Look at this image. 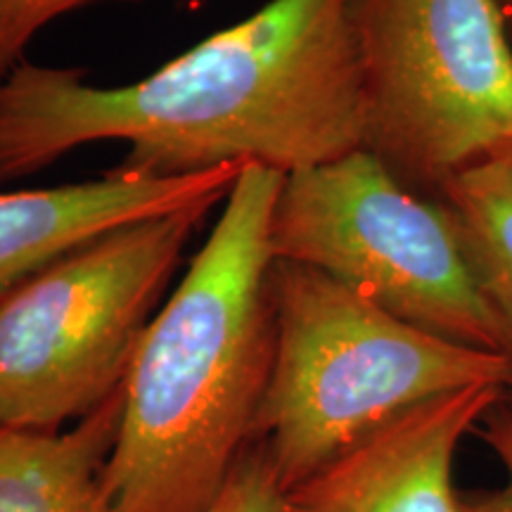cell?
<instances>
[{"label": "cell", "mask_w": 512, "mask_h": 512, "mask_svg": "<svg viewBox=\"0 0 512 512\" xmlns=\"http://www.w3.org/2000/svg\"><path fill=\"white\" fill-rule=\"evenodd\" d=\"M356 10L358 0H268L124 86L22 62L0 83V185L105 140L128 145L119 169L155 178L247 164L287 176L361 150Z\"/></svg>", "instance_id": "1"}, {"label": "cell", "mask_w": 512, "mask_h": 512, "mask_svg": "<svg viewBox=\"0 0 512 512\" xmlns=\"http://www.w3.org/2000/svg\"><path fill=\"white\" fill-rule=\"evenodd\" d=\"M285 174L247 164L124 380L110 512H204L252 439L273 363L271 219Z\"/></svg>", "instance_id": "2"}, {"label": "cell", "mask_w": 512, "mask_h": 512, "mask_svg": "<svg viewBox=\"0 0 512 512\" xmlns=\"http://www.w3.org/2000/svg\"><path fill=\"white\" fill-rule=\"evenodd\" d=\"M271 294L273 363L252 439L283 491L420 403L512 387V356L415 328L311 266L275 259Z\"/></svg>", "instance_id": "3"}, {"label": "cell", "mask_w": 512, "mask_h": 512, "mask_svg": "<svg viewBox=\"0 0 512 512\" xmlns=\"http://www.w3.org/2000/svg\"><path fill=\"white\" fill-rule=\"evenodd\" d=\"M211 209L107 230L0 299V430L57 432L119 392Z\"/></svg>", "instance_id": "4"}, {"label": "cell", "mask_w": 512, "mask_h": 512, "mask_svg": "<svg viewBox=\"0 0 512 512\" xmlns=\"http://www.w3.org/2000/svg\"><path fill=\"white\" fill-rule=\"evenodd\" d=\"M271 252L330 275L415 328L512 356L444 204L422 200L366 147L283 178Z\"/></svg>", "instance_id": "5"}, {"label": "cell", "mask_w": 512, "mask_h": 512, "mask_svg": "<svg viewBox=\"0 0 512 512\" xmlns=\"http://www.w3.org/2000/svg\"><path fill=\"white\" fill-rule=\"evenodd\" d=\"M498 0H358L366 150L441 190L512 147V46Z\"/></svg>", "instance_id": "6"}, {"label": "cell", "mask_w": 512, "mask_h": 512, "mask_svg": "<svg viewBox=\"0 0 512 512\" xmlns=\"http://www.w3.org/2000/svg\"><path fill=\"white\" fill-rule=\"evenodd\" d=\"M508 389L477 384L396 415L285 491V512H463L458 448Z\"/></svg>", "instance_id": "7"}, {"label": "cell", "mask_w": 512, "mask_h": 512, "mask_svg": "<svg viewBox=\"0 0 512 512\" xmlns=\"http://www.w3.org/2000/svg\"><path fill=\"white\" fill-rule=\"evenodd\" d=\"M242 166L195 176L110 174L55 188L0 190V299L57 256L126 223L190 207H216Z\"/></svg>", "instance_id": "8"}, {"label": "cell", "mask_w": 512, "mask_h": 512, "mask_svg": "<svg viewBox=\"0 0 512 512\" xmlns=\"http://www.w3.org/2000/svg\"><path fill=\"white\" fill-rule=\"evenodd\" d=\"M121 408L124 389L69 430H0V512H110L102 475Z\"/></svg>", "instance_id": "9"}, {"label": "cell", "mask_w": 512, "mask_h": 512, "mask_svg": "<svg viewBox=\"0 0 512 512\" xmlns=\"http://www.w3.org/2000/svg\"><path fill=\"white\" fill-rule=\"evenodd\" d=\"M439 192L479 290L512 344V164L482 159L448 178Z\"/></svg>", "instance_id": "10"}, {"label": "cell", "mask_w": 512, "mask_h": 512, "mask_svg": "<svg viewBox=\"0 0 512 512\" xmlns=\"http://www.w3.org/2000/svg\"><path fill=\"white\" fill-rule=\"evenodd\" d=\"M98 3H138V0H0V83L24 60L29 43L48 24L69 12Z\"/></svg>", "instance_id": "11"}, {"label": "cell", "mask_w": 512, "mask_h": 512, "mask_svg": "<svg viewBox=\"0 0 512 512\" xmlns=\"http://www.w3.org/2000/svg\"><path fill=\"white\" fill-rule=\"evenodd\" d=\"M204 512H285V491L261 451H252L238 460Z\"/></svg>", "instance_id": "12"}, {"label": "cell", "mask_w": 512, "mask_h": 512, "mask_svg": "<svg viewBox=\"0 0 512 512\" xmlns=\"http://www.w3.org/2000/svg\"><path fill=\"white\" fill-rule=\"evenodd\" d=\"M477 434L501 465L505 482L498 489V494L512 508V401L508 399V394L479 422Z\"/></svg>", "instance_id": "13"}, {"label": "cell", "mask_w": 512, "mask_h": 512, "mask_svg": "<svg viewBox=\"0 0 512 512\" xmlns=\"http://www.w3.org/2000/svg\"><path fill=\"white\" fill-rule=\"evenodd\" d=\"M463 512H512V508L496 491V494L463 496Z\"/></svg>", "instance_id": "14"}, {"label": "cell", "mask_w": 512, "mask_h": 512, "mask_svg": "<svg viewBox=\"0 0 512 512\" xmlns=\"http://www.w3.org/2000/svg\"><path fill=\"white\" fill-rule=\"evenodd\" d=\"M498 8H501L505 22L512 24V0H498Z\"/></svg>", "instance_id": "15"}, {"label": "cell", "mask_w": 512, "mask_h": 512, "mask_svg": "<svg viewBox=\"0 0 512 512\" xmlns=\"http://www.w3.org/2000/svg\"><path fill=\"white\" fill-rule=\"evenodd\" d=\"M496 157H503L505 162H510V164H512V147H508V150L501 152V155H496Z\"/></svg>", "instance_id": "16"}, {"label": "cell", "mask_w": 512, "mask_h": 512, "mask_svg": "<svg viewBox=\"0 0 512 512\" xmlns=\"http://www.w3.org/2000/svg\"><path fill=\"white\" fill-rule=\"evenodd\" d=\"M508 399H510V401H512V387H510V389H508Z\"/></svg>", "instance_id": "17"}]
</instances>
